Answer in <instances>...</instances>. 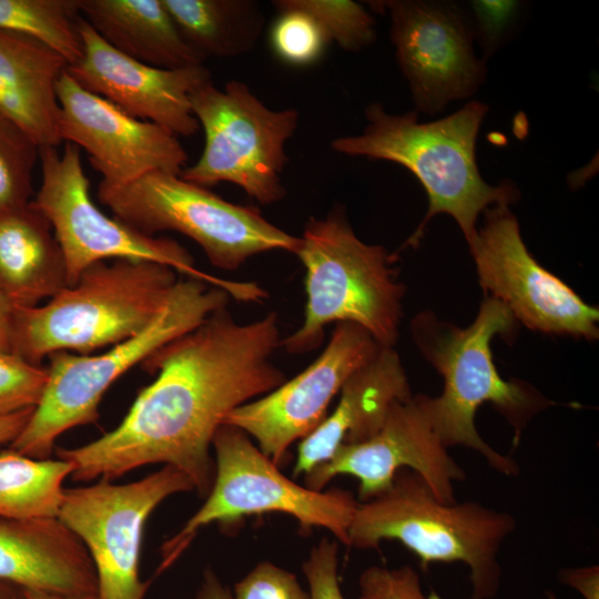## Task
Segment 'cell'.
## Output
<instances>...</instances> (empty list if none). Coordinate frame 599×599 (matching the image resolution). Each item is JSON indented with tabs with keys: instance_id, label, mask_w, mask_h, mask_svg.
Listing matches in <instances>:
<instances>
[{
	"instance_id": "cell-35",
	"label": "cell",
	"mask_w": 599,
	"mask_h": 599,
	"mask_svg": "<svg viewBox=\"0 0 599 599\" xmlns=\"http://www.w3.org/2000/svg\"><path fill=\"white\" fill-rule=\"evenodd\" d=\"M34 408L0 417V445L11 443L29 422Z\"/></svg>"
},
{
	"instance_id": "cell-11",
	"label": "cell",
	"mask_w": 599,
	"mask_h": 599,
	"mask_svg": "<svg viewBox=\"0 0 599 599\" xmlns=\"http://www.w3.org/2000/svg\"><path fill=\"white\" fill-rule=\"evenodd\" d=\"M39 158L42 180L32 202L50 222L63 252L68 286L90 265L120 258L164 264L207 283L210 274L200 271L176 241L144 234L93 203L78 146L67 142L61 153L53 146L40 148Z\"/></svg>"
},
{
	"instance_id": "cell-4",
	"label": "cell",
	"mask_w": 599,
	"mask_h": 599,
	"mask_svg": "<svg viewBox=\"0 0 599 599\" xmlns=\"http://www.w3.org/2000/svg\"><path fill=\"white\" fill-rule=\"evenodd\" d=\"M172 267L142 260L101 261L33 307H14L12 353L34 365L57 352H92L146 328L179 281Z\"/></svg>"
},
{
	"instance_id": "cell-18",
	"label": "cell",
	"mask_w": 599,
	"mask_h": 599,
	"mask_svg": "<svg viewBox=\"0 0 599 599\" xmlns=\"http://www.w3.org/2000/svg\"><path fill=\"white\" fill-rule=\"evenodd\" d=\"M79 31L82 55L67 67V72L82 88L129 115L155 123L176 136H191L199 131L190 94L212 80L211 72L203 64L155 68L112 48L82 17Z\"/></svg>"
},
{
	"instance_id": "cell-31",
	"label": "cell",
	"mask_w": 599,
	"mask_h": 599,
	"mask_svg": "<svg viewBox=\"0 0 599 599\" xmlns=\"http://www.w3.org/2000/svg\"><path fill=\"white\" fill-rule=\"evenodd\" d=\"M232 599H309V593L293 572L261 561L234 585Z\"/></svg>"
},
{
	"instance_id": "cell-16",
	"label": "cell",
	"mask_w": 599,
	"mask_h": 599,
	"mask_svg": "<svg viewBox=\"0 0 599 599\" xmlns=\"http://www.w3.org/2000/svg\"><path fill=\"white\" fill-rule=\"evenodd\" d=\"M435 432L427 395H412L393 405L377 434L352 445H342L332 457L305 475V486L324 490L338 475L358 480V498L372 499L387 490L400 469L416 473L441 502L453 504L455 484L464 469L448 454Z\"/></svg>"
},
{
	"instance_id": "cell-1",
	"label": "cell",
	"mask_w": 599,
	"mask_h": 599,
	"mask_svg": "<svg viewBox=\"0 0 599 599\" xmlns=\"http://www.w3.org/2000/svg\"><path fill=\"white\" fill-rule=\"evenodd\" d=\"M281 339L274 312L242 324L227 306L214 311L141 363L158 376L114 429L79 447L57 448V458L72 464L74 481H113L164 464L206 496L215 473L212 441L226 416L287 379L272 361Z\"/></svg>"
},
{
	"instance_id": "cell-30",
	"label": "cell",
	"mask_w": 599,
	"mask_h": 599,
	"mask_svg": "<svg viewBox=\"0 0 599 599\" xmlns=\"http://www.w3.org/2000/svg\"><path fill=\"white\" fill-rule=\"evenodd\" d=\"M47 382V367L12 352H0V417L35 408Z\"/></svg>"
},
{
	"instance_id": "cell-39",
	"label": "cell",
	"mask_w": 599,
	"mask_h": 599,
	"mask_svg": "<svg viewBox=\"0 0 599 599\" xmlns=\"http://www.w3.org/2000/svg\"><path fill=\"white\" fill-rule=\"evenodd\" d=\"M26 599H98L97 596L90 597H68L53 593H47L33 590H23Z\"/></svg>"
},
{
	"instance_id": "cell-28",
	"label": "cell",
	"mask_w": 599,
	"mask_h": 599,
	"mask_svg": "<svg viewBox=\"0 0 599 599\" xmlns=\"http://www.w3.org/2000/svg\"><path fill=\"white\" fill-rule=\"evenodd\" d=\"M277 18L270 33L274 53L285 63L306 67L315 63L329 44L318 22L288 0L272 2Z\"/></svg>"
},
{
	"instance_id": "cell-13",
	"label": "cell",
	"mask_w": 599,
	"mask_h": 599,
	"mask_svg": "<svg viewBox=\"0 0 599 599\" xmlns=\"http://www.w3.org/2000/svg\"><path fill=\"white\" fill-rule=\"evenodd\" d=\"M369 3L389 16L390 41L415 111L435 115L484 83L485 60L475 53L470 19L459 6L428 0Z\"/></svg>"
},
{
	"instance_id": "cell-22",
	"label": "cell",
	"mask_w": 599,
	"mask_h": 599,
	"mask_svg": "<svg viewBox=\"0 0 599 599\" xmlns=\"http://www.w3.org/2000/svg\"><path fill=\"white\" fill-rule=\"evenodd\" d=\"M68 286L63 252L31 201L0 215V292L14 307H33Z\"/></svg>"
},
{
	"instance_id": "cell-6",
	"label": "cell",
	"mask_w": 599,
	"mask_h": 599,
	"mask_svg": "<svg viewBox=\"0 0 599 599\" xmlns=\"http://www.w3.org/2000/svg\"><path fill=\"white\" fill-rule=\"evenodd\" d=\"M295 255L305 268L304 321L280 346L290 354L311 352L332 323L356 324L379 345L394 346L405 288L392 255L382 245L363 242L342 206L307 221Z\"/></svg>"
},
{
	"instance_id": "cell-36",
	"label": "cell",
	"mask_w": 599,
	"mask_h": 599,
	"mask_svg": "<svg viewBox=\"0 0 599 599\" xmlns=\"http://www.w3.org/2000/svg\"><path fill=\"white\" fill-rule=\"evenodd\" d=\"M195 599H232V593L217 575L211 568H206Z\"/></svg>"
},
{
	"instance_id": "cell-10",
	"label": "cell",
	"mask_w": 599,
	"mask_h": 599,
	"mask_svg": "<svg viewBox=\"0 0 599 599\" xmlns=\"http://www.w3.org/2000/svg\"><path fill=\"white\" fill-rule=\"evenodd\" d=\"M190 102L205 141L199 160L180 176L207 189L234 184L263 205L282 201L285 146L297 130L300 112L268 108L238 80L223 89L210 80L192 91Z\"/></svg>"
},
{
	"instance_id": "cell-7",
	"label": "cell",
	"mask_w": 599,
	"mask_h": 599,
	"mask_svg": "<svg viewBox=\"0 0 599 599\" xmlns=\"http://www.w3.org/2000/svg\"><path fill=\"white\" fill-rule=\"evenodd\" d=\"M230 297L223 288L199 278H179L161 313L133 337L100 354H51L43 395L9 448L37 459L50 458L64 432L97 422L99 404L119 377L227 306Z\"/></svg>"
},
{
	"instance_id": "cell-14",
	"label": "cell",
	"mask_w": 599,
	"mask_h": 599,
	"mask_svg": "<svg viewBox=\"0 0 599 599\" xmlns=\"http://www.w3.org/2000/svg\"><path fill=\"white\" fill-rule=\"evenodd\" d=\"M483 213V227L468 245L481 288L531 329L598 338V308L532 257L509 206L495 205Z\"/></svg>"
},
{
	"instance_id": "cell-5",
	"label": "cell",
	"mask_w": 599,
	"mask_h": 599,
	"mask_svg": "<svg viewBox=\"0 0 599 599\" xmlns=\"http://www.w3.org/2000/svg\"><path fill=\"white\" fill-rule=\"evenodd\" d=\"M516 519L477 501H439L414 471L400 469L390 487L358 502L348 547L377 549L398 541L425 570L432 564L463 562L469 570V599H494L501 582L498 556Z\"/></svg>"
},
{
	"instance_id": "cell-19",
	"label": "cell",
	"mask_w": 599,
	"mask_h": 599,
	"mask_svg": "<svg viewBox=\"0 0 599 599\" xmlns=\"http://www.w3.org/2000/svg\"><path fill=\"white\" fill-rule=\"evenodd\" d=\"M0 581L68 597L98 593L85 546L58 517H0Z\"/></svg>"
},
{
	"instance_id": "cell-3",
	"label": "cell",
	"mask_w": 599,
	"mask_h": 599,
	"mask_svg": "<svg viewBox=\"0 0 599 599\" xmlns=\"http://www.w3.org/2000/svg\"><path fill=\"white\" fill-rule=\"evenodd\" d=\"M514 324L511 312L491 296L481 302L475 321L465 328L440 322L429 312L412 322L416 345L444 380L439 396H427L435 432L447 448H470L506 476H516L518 464L480 437L475 426L477 409L491 403L514 428L515 446L532 416L550 405L532 387L505 380L497 372L490 342L495 335L510 333Z\"/></svg>"
},
{
	"instance_id": "cell-23",
	"label": "cell",
	"mask_w": 599,
	"mask_h": 599,
	"mask_svg": "<svg viewBox=\"0 0 599 599\" xmlns=\"http://www.w3.org/2000/svg\"><path fill=\"white\" fill-rule=\"evenodd\" d=\"M81 17L112 48L139 62L179 69L203 64L163 0H79Z\"/></svg>"
},
{
	"instance_id": "cell-40",
	"label": "cell",
	"mask_w": 599,
	"mask_h": 599,
	"mask_svg": "<svg viewBox=\"0 0 599 599\" xmlns=\"http://www.w3.org/2000/svg\"><path fill=\"white\" fill-rule=\"evenodd\" d=\"M546 599H558V597L556 596L554 591H547Z\"/></svg>"
},
{
	"instance_id": "cell-15",
	"label": "cell",
	"mask_w": 599,
	"mask_h": 599,
	"mask_svg": "<svg viewBox=\"0 0 599 599\" xmlns=\"http://www.w3.org/2000/svg\"><path fill=\"white\" fill-rule=\"evenodd\" d=\"M380 347L363 327L335 324L327 346L311 365L270 393L234 409L223 424L246 433L281 467L287 463L291 445L325 419L346 379Z\"/></svg>"
},
{
	"instance_id": "cell-17",
	"label": "cell",
	"mask_w": 599,
	"mask_h": 599,
	"mask_svg": "<svg viewBox=\"0 0 599 599\" xmlns=\"http://www.w3.org/2000/svg\"><path fill=\"white\" fill-rule=\"evenodd\" d=\"M58 99L60 140L87 152L100 183L121 186L153 172L180 174L186 166L187 153L175 134L85 90L67 70Z\"/></svg>"
},
{
	"instance_id": "cell-38",
	"label": "cell",
	"mask_w": 599,
	"mask_h": 599,
	"mask_svg": "<svg viewBox=\"0 0 599 599\" xmlns=\"http://www.w3.org/2000/svg\"><path fill=\"white\" fill-rule=\"evenodd\" d=\"M0 599H26V597L21 588L0 581Z\"/></svg>"
},
{
	"instance_id": "cell-33",
	"label": "cell",
	"mask_w": 599,
	"mask_h": 599,
	"mask_svg": "<svg viewBox=\"0 0 599 599\" xmlns=\"http://www.w3.org/2000/svg\"><path fill=\"white\" fill-rule=\"evenodd\" d=\"M469 7L474 37L483 49L485 60L504 41L518 13L519 2L475 0Z\"/></svg>"
},
{
	"instance_id": "cell-37",
	"label": "cell",
	"mask_w": 599,
	"mask_h": 599,
	"mask_svg": "<svg viewBox=\"0 0 599 599\" xmlns=\"http://www.w3.org/2000/svg\"><path fill=\"white\" fill-rule=\"evenodd\" d=\"M14 306L0 292V352H12V322Z\"/></svg>"
},
{
	"instance_id": "cell-32",
	"label": "cell",
	"mask_w": 599,
	"mask_h": 599,
	"mask_svg": "<svg viewBox=\"0 0 599 599\" xmlns=\"http://www.w3.org/2000/svg\"><path fill=\"white\" fill-rule=\"evenodd\" d=\"M358 599H427L418 572L409 565L370 566L358 578Z\"/></svg>"
},
{
	"instance_id": "cell-20",
	"label": "cell",
	"mask_w": 599,
	"mask_h": 599,
	"mask_svg": "<svg viewBox=\"0 0 599 599\" xmlns=\"http://www.w3.org/2000/svg\"><path fill=\"white\" fill-rule=\"evenodd\" d=\"M412 395L398 353L393 346H382L346 379L335 409L300 440L293 476L307 475L342 445L372 438L383 427L393 405Z\"/></svg>"
},
{
	"instance_id": "cell-12",
	"label": "cell",
	"mask_w": 599,
	"mask_h": 599,
	"mask_svg": "<svg viewBox=\"0 0 599 599\" xmlns=\"http://www.w3.org/2000/svg\"><path fill=\"white\" fill-rule=\"evenodd\" d=\"M194 490L189 477L164 466L140 480L100 479L64 488L58 518L85 546L98 580V599H143L151 581L140 578L144 526L166 498Z\"/></svg>"
},
{
	"instance_id": "cell-34",
	"label": "cell",
	"mask_w": 599,
	"mask_h": 599,
	"mask_svg": "<svg viewBox=\"0 0 599 599\" xmlns=\"http://www.w3.org/2000/svg\"><path fill=\"white\" fill-rule=\"evenodd\" d=\"M302 570L309 599H345L338 579V541L322 538L311 549Z\"/></svg>"
},
{
	"instance_id": "cell-8",
	"label": "cell",
	"mask_w": 599,
	"mask_h": 599,
	"mask_svg": "<svg viewBox=\"0 0 599 599\" xmlns=\"http://www.w3.org/2000/svg\"><path fill=\"white\" fill-rule=\"evenodd\" d=\"M215 473L203 505L161 548L156 573L165 571L191 545L200 529L217 524L236 529L244 518L278 512L302 528L321 527L348 546L358 500L348 490H315L286 477L240 428L223 424L212 441Z\"/></svg>"
},
{
	"instance_id": "cell-25",
	"label": "cell",
	"mask_w": 599,
	"mask_h": 599,
	"mask_svg": "<svg viewBox=\"0 0 599 599\" xmlns=\"http://www.w3.org/2000/svg\"><path fill=\"white\" fill-rule=\"evenodd\" d=\"M72 464L37 459L11 448L0 451V517H58L63 498V481Z\"/></svg>"
},
{
	"instance_id": "cell-26",
	"label": "cell",
	"mask_w": 599,
	"mask_h": 599,
	"mask_svg": "<svg viewBox=\"0 0 599 599\" xmlns=\"http://www.w3.org/2000/svg\"><path fill=\"white\" fill-rule=\"evenodd\" d=\"M79 0H0V29L37 39L68 65L82 55Z\"/></svg>"
},
{
	"instance_id": "cell-24",
	"label": "cell",
	"mask_w": 599,
	"mask_h": 599,
	"mask_svg": "<svg viewBox=\"0 0 599 599\" xmlns=\"http://www.w3.org/2000/svg\"><path fill=\"white\" fill-rule=\"evenodd\" d=\"M183 40L204 61L251 51L265 17L254 0H163Z\"/></svg>"
},
{
	"instance_id": "cell-2",
	"label": "cell",
	"mask_w": 599,
	"mask_h": 599,
	"mask_svg": "<svg viewBox=\"0 0 599 599\" xmlns=\"http://www.w3.org/2000/svg\"><path fill=\"white\" fill-rule=\"evenodd\" d=\"M487 113L485 103L470 101L445 118L420 122L415 110L394 114L373 102L365 109L363 131L335 138L331 149L347 156L394 162L417 177L427 194L428 210L409 244H418L429 220L445 213L457 222L469 245L480 213L519 199L512 182L490 185L480 175L476 143Z\"/></svg>"
},
{
	"instance_id": "cell-27",
	"label": "cell",
	"mask_w": 599,
	"mask_h": 599,
	"mask_svg": "<svg viewBox=\"0 0 599 599\" xmlns=\"http://www.w3.org/2000/svg\"><path fill=\"white\" fill-rule=\"evenodd\" d=\"M39 145L17 124L0 114V215L32 200V177Z\"/></svg>"
},
{
	"instance_id": "cell-9",
	"label": "cell",
	"mask_w": 599,
	"mask_h": 599,
	"mask_svg": "<svg viewBox=\"0 0 599 599\" xmlns=\"http://www.w3.org/2000/svg\"><path fill=\"white\" fill-rule=\"evenodd\" d=\"M98 197L144 234L173 231L190 237L221 270H237L270 251L295 254L300 246V236L272 224L256 207L231 203L180 174L153 172L121 186L100 183Z\"/></svg>"
},
{
	"instance_id": "cell-29",
	"label": "cell",
	"mask_w": 599,
	"mask_h": 599,
	"mask_svg": "<svg viewBox=\"0 0 599 599\" xmlns=\"http://www.w3.org/2000/svg\"><path fill=\"white\" fill-rule=\"evenodd\" d=\"M309 13L323 29L329 43L357 52L376 40L375 19L363 4L351 0H288Z\"/></svg>"
},
{
	"instance_id": "cell-21",
	"label": "cell",
	"mask_w": 599,
	"mask_h": 599,
	"mask_svg": "<svg viewBox=\"0 0 599 599\" xmlns=\"http://www.w3.org/2000/svg\"><path fill=\"white\" fill-rule=\"evenodd\" d=\"M65 59L29 35L0 29V114L40 148H58V84Z\"/></svg>"
}]
</instances>
